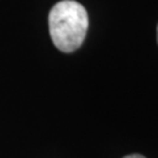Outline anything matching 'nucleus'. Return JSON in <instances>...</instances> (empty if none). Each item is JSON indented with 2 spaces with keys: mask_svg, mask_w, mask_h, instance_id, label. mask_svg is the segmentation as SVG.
I'll use <instances>...</instances> for the list:
<instances>
[{
  "mask_svg": "<svg viewBox=\"0 0 158 158\" xmlns=\"http://www.w3.org/2000/svg\"><path fill=\"white\" fill-rule=\"evenodd\" d=\"M48 25L54 46L63 53H72L79 49L85 39L88 13L77 1L62 0L51 10Z\"/></svg>",
  "mask_w": 158,
  "mask_h": 158,
  "instance_id": "obj_1",
  "label": "nucleus"
},
{
  "mask_svg": "<svg viewBox=\"0 0 158 158\" xmlns=\"http://www.w3.org/2000/svg\"><path fill=\"white\" fill-rule=\"evenodd\" d=\"M123 158H145V157L142 156V155H129V156H125Z\"/></svg>",
  "mask_w": 158,
  "mask_h": 158,
  "instance_id": "obj_2",
  "label": "nucleus"
},
{
  "mask_svg": "<svg viewBox=\"0 0 158 158\" xmlns=\"http://www.w3.org/2000/svg\"><path fill=\"white\" fill-rule=\"evenodd\" d=\"M157 35H158V27H157ZM157 39H158V36H157Z\"/></svg>",
  "mask_w": 158,
  "mask_h": 158,
  "instance_id": "obj_3",
  "label": "nucleus"
}]
</instances>
